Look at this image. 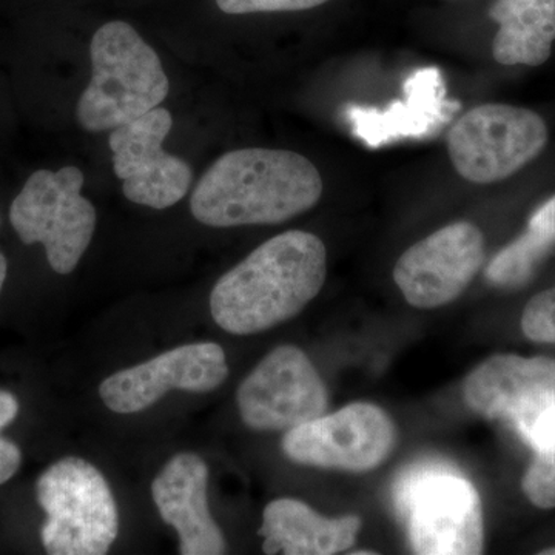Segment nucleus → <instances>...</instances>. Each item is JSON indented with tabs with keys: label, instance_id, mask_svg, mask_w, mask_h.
<instances>
[{
	"label": "nucleus",
	"instance_id": "nucleus-23",
	"mask_svg": "<svg viewBox=\"0 0 555 555\" xmlns=\"http://www.w3.org/2000/svg\"><path fill=\"white\" fill-rule=\"evenodd\" d=\"M7 273H9V261H7L5 255L0 251V292H2L3 283H5Z\"/></svg>",
	"mask_w": 555,
	"mask_h": 555
},
{
	"label": "nucleus",
	"instance_id": "nucleus-14",
	"mask_svg": "<svg viewBox=\"0 0 555 555\" xmlns=\"http://www.w3.org/2000/svg\"><path fill=\"white\" fill-rule=\"evenodd\" d=\"M208 467L192 452H182L164 466L152 485L159 516L173 526L182 555L225 554V540L211 518L207 499Z\"/></svg>",
	"mask_w": 555,
	"mask_h": 555
},
{
	"label": "nucleus",
	"instance_id": "nucleus-8",
	"mask_svg": "<svg viewBox=\"0 0 555 555\" xmlns=\"http://www.w3.org/2000/svg\"><path fill=\"white\" fill-rule=\"evenodd\" d=\"M397 447V427L386 411L372 403H352L288 429L281 448L298 465L369 473Z\"/></svg>",
	"mask_w": 555,
	"mask_h": 555
},
{
	"label": "nucleus",
	"instance_id": "nucleus-6",
	"mask_svg": "<svg viewBox=\"0 0 555 555\" xmlns=\"http://www.w3.org/2000/svg\"><path fill=\"white\" fill-rule=\"evenodd\" d=\"M83 182L86 177L75 166L38 170L11 204V225L22 243L42 244L51 269L60 275L76 269L96 229V208L80 195Z\"/></svg>",
	"mask_w": 555,
	"mask_h": 555
},
{
	"label": "nucleus",
	"instance_id": "nucleus-11",
	"mask_svg": "<svg viewBox=\"0 0 555 555\" xmlns=\"http://www.w3.org/2000/svg\"><path fill=\"white\" fill-rule=\"evenodd\" d=\"M485 262V236L459 221L409 247L393 268V281L409 305L437 309L459 298Z\"/></svg>",
	"mask_w": 555,
	"mask_h": 555
},
{
	"label": "nucleus",
	"instance_id": "nucleus-12",
	"mask_svg": "<svg viewBox=\"0 0 555 555\" xmlns=\"http://www.w3.org/2000/svg\"><path fill=\"white\" fill-rule=\"evenodd\" d=\"M228 377L224 349L215 343H195L112 375L102 382L100 396L109 411L137 414L169 390L211 392Z\"/></svg>",
	"mask_w": 555,
	"mask_h": 555
},
{
	"label": "nucleus",
	"instance_id": "nucleus-19",
	"mask_svg": "<svg viewBox=\"0 0 555 555\" xmlns=\"http://www.w3.org/2000/svg\"><path fill=\"white\" fill-rule=\"evenodd\" d=\"M520 326L531 341L555 345V286L531 298L521 315Z\"/></svg>",
	"mask_w": 555,
	"mask_h": 555
},
{
	"label": "nucleus",
	"instance_id": "nucleus-24",
	"mask_svg": "<svg viewBox=\"0 0 555 555\" xmlns=\"http://www.w3.org/2000/svg\"><path fill=\"white\" fill-rule=\"evenodd\" d=\"M542 554H553V555H555V547H553V550L542 551Z\"/></svg>",
	"mask_w": 555,
	"mask_h": 555
},
{
	"label": "nucleus",
	"instance_id": "nucleus-4",
	"mask_svg": "<svg viewBox=\"0 0 555 555\" xmlns=\"http://www.w3.org/2000/svg\"><path fill=\"white\" fill-rule=\"evenodd\" d=\"M415 554L476 555L485 550L483 506L476 486L454 466L426 462L406 469L393 488Z\"/></svg>",
	"mask_w": 555,
	"mask_h": 555
},
{
	"label": "nucleus",
	"instance_id": "nucleus-18",
	"mask_svg": "<svg viewBox=\"0 0 555 555\" xmlns=\"http://www.w3.org/2000/svg\"><path fill=\"white\" fill-rule=\"evenodd\" d=\"M520 436L534 449L521 489L539 509H555V403L531 420Z\"/></svg>",
	"mask_w": 555,
	"mask_h": 555
},
{
	"label": "nucleus",
	"instance_id": "nucleus-20",
	"mask_svg": "<svg viewBox=\"0 0 555 555\" xmlns=\"http://www.w3.org/2000/svg\"><path fill=\"white\" fill-rule=\"evenodd\" d=\"M326 2L328 0H217V5L228 14H251L310 10Z\"/></svg>",
	"mask_w": 555,
	"mask_h": 555
},
{
	"label": "nucleus",
	"instance_id": "nucleus-21",
	"mask_svg": "<svg viewBox=\"0 0 555 555\" xmlns=\"http://www.w3.org/2000/svg\"><path fill=\"white\" fill-rule=\"evenodd\" d=\"M21 463V449L13 441L0 437V485L7 483L14 477V474L20 470Z\"/></svg>",
	"mask_w": 555,
	"mask_h": 555
},
{
	"label": "nucleus",
	"instance_id": "nucleus-13",
	"mask_svg": "<svg viewBox=\"0 0 555 555\" xmlns=\"http://www.w3.org/2000/svg\"><path fill=\"white\" fill-rule=\"evenodd\" d=\"M467 406L489 420H507L518 433L555 403V360L502 353L478 364L465 379Z\"/></svg>",
	"mask_w": 555,
	"mask_h": 555
},
{
	"label": "nucleus",
	"instance_id": "nucleus-22",
	"mask_svg": "<svg viewBox=\"0 0 555 555\" xmlns=\"http://www.w3.org/2000/svg\"><path fill=\"white\" fill-rule=\"evenodd\" d=\"M20 414V401L13 393L0 390V429L9 426Z\"/></svg>",
	"mask_w": 555,
	"mask_h": 555
},
{
	"label": "nucleus",
	"instance_id": "nucleus-5",
	"mask_svg": "<svg viewBox=\"0 0 555 555\" xmlns=\"http://www.w3.org/2000/svg\"><path fill=\"white\" fill-rule=\"evenodd\" d=\"M47 514L42 543L51 555H104L119 532L112 489L87 460L67 456L51 465L36 483Z\"/></svg>",
	"mask_w": 555,
	"mask_h": 555
},
{
	"label": "nucleus",
	"instance_id": "nucleus-17",
	"mask_svg": "<svg viewBox=\"0 0 555 555\" xmlns=\"http://www.w3.org/2000/svg\"><path fill=\"white\" fill-rule=\"evenodd\" d=\"M554 251L555 195L537 208L525 233L492 258L486 278L495 287L524 286Z\"/></svg>",
	"mask_w": 555,
	"mask_h": 555
},
{
	"label": "nucleus",
	"instance_id": "nucleus-15",
	"mask_svg": "<svg viewBox=\"0 0 555 555\" xmlns=\"http://www.w3.org/2000/svg\"><path fill=\"white\" fill-rule=\"evenodd\" d=\"M360 531V517L326 518L299 500L278 499L266 506L259 535L266 554L334 555L350 550Z\"/></svg>",
	"mask_w": 555,
	"mask_h": 555
},
{
	"label": "nucleus",
	"instance_id": "nucleus-9",
	"mask_svg": "<svg viewBox=\"0 0 555 555\" xmlns=\"http://www.w3.org/2000/svg\"><path fill=\"white\" fill-rule=\"evenodd\" d=\"M236 401L250 429L288 430L326 414L328 392L309 357L298 347L284 345L243 379Z\"/></svg>",
	"mask_w": 555,
	"mask_h": 555
},
{
	"label": "nucleus",
	"instance_id": "nucleus-10",
	"mask_svg": "<svg viewBox=\"0 0 555 555\" xmlns=\"http://www.w3.org/2000/svg\"><path fill=\"white\" fill-rule=\"evenodd\" d=\"M171 127L169 109L156 107L109 133L113 171L131 203L164 210L188 195L192 167L163 149Z\"/></svg>",
	"mask_w": 555,
	"mask_h": 555
},
{
	"label": "nucleus",
	"instance_id": "nucleus-2",
	"mask_svg": "<svg viewBox=\"0 0 555 555\" xmlns=\"http://www.w3.org/2000/svg\"><path fill=\"white\" fill-rule=\"evenodd\" d=\"M321 195L320 171L299 153L240 149L208 167L190 208L210 228L281 224L310 210Z\"/></svg>",
	"mask_w": 555,
	"mask_h": 555
},
{
	"label": "nucleus",
	"instance_id": "nucleus-1",
	"mask_svg": "<svg viewBox=\"0 0 555 555\" xmlns=\"http://www.w3.org/2000/svg\"><path fill=\"white\" fill-rule=\"evenodd\" d=\"M327 275L323 241L288 230L255 248L219 278L210 312L222 331L255 335L297 317L320 294Z\"/></svg>",
	"mask_w": 555,
	"mask_h": 555
},
{
	"label": "nucleus",
	"instance_id": "nucleus-16",
	"mask_svg": "<svg viewBox=\"0 0 555 555\" xmlns=\"http://www.w3.org/2000/svg\"><path fill=\"white\" fill-rule=\"evenodd\" d=\"M489 17L500 25L492 54L502 65L539 67L555 40V0H496Z\"/></svg>",
	"mask_w": 555,
	"mask_h": 555
},
{
	"label": "nucleus",
	"instance_id": "nucleus-7",
	"mask_svg": "<svg viewBox=\"0 0 555 555\" xmlns=\"http://www.w3.org/2000/svg\"><path fill=\"white\" fill-rule=\"evenodd\" d=\"M547 127L528 108L483 104L469 109L448 134L452 166L466 181L492 184L513 177L546 147Z\"/></svg>",
	"mask_w": 555,
	"mask_h": 555
},
{
	"label": "nucleus",
	"instance_id": "nucleus-3",
	"mask_svg": "<svg viewBox=\"0 0 555 555\" xmlns=\"http://www.w3.org/2000/svg\"><path fill=\"white\" fill-rule=\"evenodd\" d=\"M91 80L80 94L76 116L83 130H113L159 107L170 82L158 53L130 24L113 21L94 33Z\"/></svg>",
	"mask_w": 555,
	"mask_h": 555
}]
</instances>
